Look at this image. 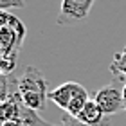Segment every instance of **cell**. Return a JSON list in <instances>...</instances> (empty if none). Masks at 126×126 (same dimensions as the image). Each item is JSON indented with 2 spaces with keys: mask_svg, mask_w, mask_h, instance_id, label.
<instances>
[{
  "mask_svg": "<svg viewBox=\"0 0 126 126\" xmlns=\"http://www.w3.org/2000/svg\"><path fill=\"white\" fill-rule=\"evenodd\" d=\"M95 0H61V9L58 13V25H72L87 20Z\"/></svg>",
  "mask_w": 126,
  "mask_h": 126,
  "instance_id": "cell-5",
  "label": "cell"
},
{
  "mask_svg": "<svg viewBox=\"0 0 126 126\" xmlns=\"http://www.w3.org/2000/svg\"><path fill=\"white\" fill-rule=\"evenodd\" d=\"M123 97H124V110H126V83H124V90H123Z\"/></svg>",
  "mask_w": 126,
  "mask_h": 126,
  "instance_id": "cell-14",
  "label": "cell"
},
{
  "mask_svg": "<svg viewBox=\"0 0 126 126\" xmlns=\"http://www.w3.org/2000/svg\"><path fill=\"white\" fill-rule=\"evenodd\" d=\"M83 85H79L76 81H67V83H63L60 85L58 88H54V90H50L49 92V99L56 103L60 108H63V110H67L68 105H70V101L74 99V95L78 94V90L81 88Z\"/></svg>",
  "mask_w": 126,
  "mask_h": 126,
  "instance_id": "cell-6",
  "label": "cell"
},
{
  "mask_svg": "<svg viewBox=\"0 0 126 126\" xmlns=\"http://www.w3.org/2000/svg\"><path fill=\"white\" fill-rule=\"evenodd\" d=\"M16 90L20 92L22 99L29 108L36 112L45 110V103L49 99V90H47V79L40 68L27 65L22 72V76L16 79Z\"/></svg>",
  "mask_w": 126,
  "mask_h": 126,
  "instance_id": "cell-1",
  "label": "cell"
},
{
  "mask_svg": "<svg viewBox=\"0 0 126 126\" xmlns=\"http://www.w3.org/2000/svg\"><path fill=\"white\" fill-rule=\"evenodd\" d=\"M78 119H79L81 123L88 124V126H99V124H103V123L106 121V119H105V113H103V110H101V106L97 105L94 99H90V101L87 103V106L79 112Z\"/></svg>",
  "mask_w": 126,
  "mask_h": 126,
  "instance_id": "cell-7",
  "label": "cell"
},
{
  "mask_svg": "<svg viewBox=\"0 0 126 126\" xmlns=\"http://www.w3.org/2000/svg\"><path fill=\"white\" fill-rule=\"evenodd\" d=\"M0 117H2V121H18L22 126H58V124L43 121L38 115L36 110L27 106L18 90H13L7 95V99L2 101V105H0Z\"/></svg>",
  "mask_w": 126,
  "mask_h": 126,
  "instance_id": "cell-2",
  "label": "cell"
},
{
  "mask_svg": "<svg viewBox=\"0 0 126 126\" xmlns=\"http://www.w3.org/2000/svg\"><path fill=\"white\" fill-rule=\"evenodd\" d=\"M121 79L123 78H115L113 83L106 85V87H103L95 92L94 101L101 106L105 115H112V113H117L119 110H124V97H123L124 85L123 87L119 85Z\"/></svg>",
  "mask_w": 126,
  "mask_h": 126,
  "instance_id": "cell-4",
  "label": "cell"
},
{
  "mask_svg": "<svg viewBox=\"0 0 126 126\" xmlns=\"http://www.w3.org/2000/svg\"><path fill=\"white\" fill-rule=\"evenodd\" d=\"M110 72L115 78H126V45L123 47L121 52H117L113 56V60L110 63Z\"/></svg>",
  "mask_w": 126,
  "mask_h": 126,
  "instance_id": "cell-9",
  "label": "cell"
},
{
  "mask_svg": "<svg viewBox=\"0 0 126 126\" xmlns=\"http://www.w3.org/2000/svg\"><path fill=\"white\" fill-rule=\"evenodd\" d=\"M99 126H110V123H108V121H105V123H103V124H99Z\"/></svg>",
  "mask_w": 126,
  "mask_h": 126,
  "instance_id": "cell-15",
  "label": "cell"
},
{
  "mask_svg": "<svg viewBox=\"0 0 126 126\" xmlns=\"http://www.w3.org/2000/svg\"><path fill=\"white\" fill-rule=\"evenodd\" d=\"M61 126H88V124L81 123L78 117L70 115V113H65V115L61 117Z\"/></svg>",
  "mask_w": 126,
  "mask_h": 126,
  "instance_id": "cell-12",
  "label": "cell"
},
{
  "mask_svg": "<svg viewBox=\"0 0 126 126\" xmlns=\"http://www.w3.org/2000/svg\"><path fill=\"white\" fill-rule=\"evenodd\" d=\"M25 7V0H0V9L7 11V9H24Z\"/></svg>",
  "mask_w": 126,
  "mask_h": 126,
  "instance_id": "cell-11",
  "label": "cell"
},
{
  "mask_svg": "<svg viewBox=\"0 0 126 126\" xmlns=\"http://www.w3.org/2000/svg\"><path fill=\"white\" fill-rule=\"evenodd\" d=\"M27 29L20 18L2 11L0 13V50L2 54H18L25 40Z\"/></svg>",
  "mask_w": 126,
  "mask_h": 126,
  "instance_id": "cell-3",
  "label": "cell"
},
{
  "mask_svg": "<svg viewBox=\"0 0 126 126\" xmlns=\"http://www.w3.org/2000/svg\"><path fill=\"white\" fill-rule=\"evenodd\" d=\"M2 126H22L18 121H2Z\"/></svg>",
  "mask_w": 126,
  "mask_h": 126,
  "instance_id": "cell-13",
  "label": "cell"
},
{
  "mask_svg": "<svg viewBox=\"0 0 126 126\" xmlns=\"http://www.w3.org/2000/svg\"><path fill=\"white\" fill-rule=\"evenodd\" d=\"M16 60H18V54H2L0 56V70H2V76H9L15 70Z\"/></svg>",
  "mask_w": 126,
  "mask_h": 126,
  "instance_id": "cell-10",
  "label": "cell"
},
{
  "mask_svg": "<svg viewBox=\"0 0 126 126\" xmlns=\"http://www.w3.org/2000/svg\"><path fill=\"white\" fill-rule=\"evenodd\" d=\"M90 99H88V92H87V88L85 87H81L78 90V94L74 95V99L70 101V105H68V108H67V113H70V115H74V117H78L79 115V112L83 110L85 106H87V103H88Z\"/></svg>",
  "mask_w": 126,
  "mask_h": 126,
  "instance_id": "cell-8",
  "label": "cell"
}]
</instances>
